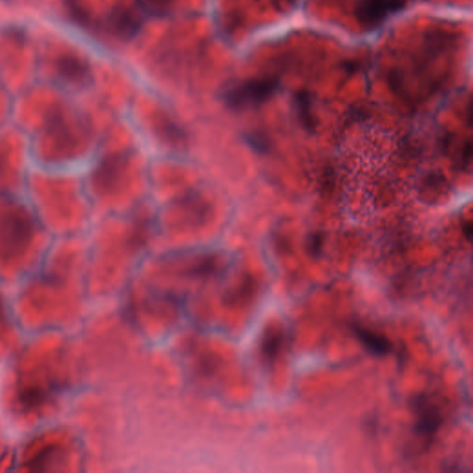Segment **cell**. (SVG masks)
Segmentation results:
<instances>
[{
	"instance_id": "1",
	"label": "cell",
	"mask_w": 473,
	"mask_h": 473,
	"mask_svg": "<svg viewBox=\"0 0 473 473\" xmlns=\"http://www.w3.org/2000/svg\"><path fill=\"white\" fill-rule=\"evenodd\" d=\"M34 225L23 211H7L0 216V253L13 256L21 253L32 240Z\"/></svg>"
},
{
	"instance_id": "2",
	"label": "cell",
	"mask_w": 473,
	"mask_h": 473,
	"mask_svg": "<svg viewBox=\"0 0 473 473\" xmlns=\"http://www.w3.org/2000/svg\"><path fill=\"white\" fill-rule=\"evenodd\" d=\"M278 83L275 79H255L240 83L225 94L227 104L234 109L257 107L271 98Z\"/></svg>"
},
{
	"instance_id": "3",
	"label": "cell",
	"mask_w": 473,
	"mask_h": 473,
	"mask_svg": "<svg viewBox=\"0 0 473 473\" xmlns=\"http://www.w3.org/2000/svg\"><path fill=\"white\" fill-rule=\"evenodd\" d=\"M407 0H358L355 18L364 28L375 29L406 7Z\"/></svg>"
},
{
	"instance_id": "4",
	"label": "cell",
	"mask_w": 473,
	"mask_h": 473,
	"mask_svg": "<svg viewBox=\"0 0 473 473\" xmlns=\"http://www.w3.org/2000/svg\"><path fill=\"white\" fill-rule=\"evenodd\" d=\"M75 128L72 118L67 117L63 110H53L45 120V131L52 139L53 145L61 151H67L74 147L78 134Z\"/></svg>"
},
{
	"instance_id": "5",
	"label": "cell",
	"mask_w": 473,
	"mask_h": 473,
	"mask_svg": "<svg viewBox=\"0 0 473 473\" xmlns=\"http://www.w3.org/2000/svg\"><path fill=\"white\" fill-rule=\"evenodd\" d=\"M414 408L417 415L416 432L423 437H432L444 421L441 410L431 400L421 397L415 399Z\"/></svg>"
},
{
	"instance_id": "6",
	"label": "cell",
	"mask_w": 473,
	"mask_h": 473,
	"mask_svg": "<svg viewBox=\"0 0 473 473\" xmlns=\"http://www.w3.org/2000/svg\"><path fill=\"white\" fill-rule=\"evenodd\" d=\"M353 331L364 347L368 348L372 354L383 356L391 353L392 343L382 335L359 326V324H353Z\"/></svg>"
},
{
	"instance_id": "7",
	"label": "cell",
	"mask_w": 473,
	"mask_h": 473,
	"mask_svg": "<svg viewBox=\"0 0 473 473\" xmlns=\"http://www.w3.org/2000/svg\"><path fill=\"white\" fill-rule=\"evenodd\" d=\"M445 189H447V180L444 175L431 173L421 180L419 193L423 201L434 202L442 198Z\"/></svg>"
},
{
	"instance_id": "8",
	"label": "cell",
	"mask_w": 473,
	"mask_h": 473,
	"mask_svg": "<svg viewBox=\"0 0 473 473\" xmlns=\"http://www.w3.org/2000/svg\"><path fill=\"white\" fill-rule=\"evenodd\" d=\"M297 116L299 123L306 131L312 132L315 129V120L311 112V100L309 94L299 92L294 98Z\"/></svg>"
},
{
	"instance_id": "9",
	"label": "cell",
	"mask_w": 473,
	"mask_h": 473,
	"mask_svg": "<svg viewBox=\"0 0 473 473\" xmlns=\"http://www.w3.org/2000/svg\"><path fill=\"white\" fill-rule=\"evenodd\" d=\"M283 333L280 330H274L267 334L264 340V355L267 361H273L277 358L283 344Z\"/></svg>"
},
{
	"instance_id": "10",
	"label": "cell",
	"mask_w": 473,
	"mask_h": 473,
	"mask_svg": "<svg viewBox=\"0 0 473 473\" xmlns=\"http://www.w3.org/2000/svg\"><path fill=\"white\" fill-rule=\"evenodd\" d=\"M324 237L321 233H312L306 240L308 253L313 256H317L323 249Z\"/></svg>"
},
{
	"instance_id": "11",
	"label": "cell",
	"mask_w": 473,
	"mask_h": 473,
	"mask_svg": "<svg viewBox=\"0 0 473 473\" xmlns=\"http://www.w3.org/2000/svg\"><path fill=\"white\" fill-rule=\"evenodd\" d=\"M472 158V142H467L466 145H464L463 150H462V161H463L464 165L470 163Z\"/></svg>"
},
{
	"instance_id": "12",
	"label": "cell",
	"mask_w": 473,
	"mask_h": 473,
	"mask_svg": "<svg viewBox=\"0 0 473 473\" xmlns=\"http://www.w3.org/2000/svg\"><path fill=\"white\" fill-rule=\"evenodd\" d=\"M463 233L466 235L467 240L472 239V222H467L463 226Z\"/></svg>"
}]
</instances>
